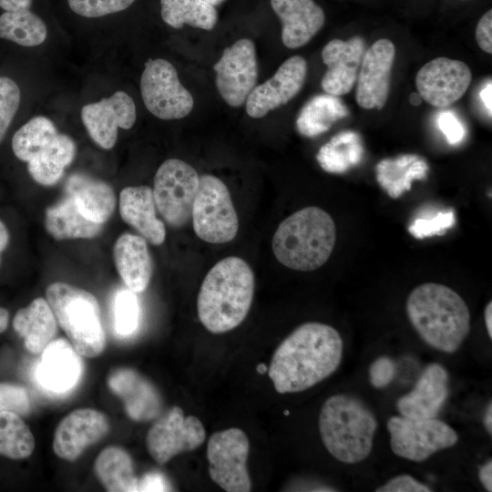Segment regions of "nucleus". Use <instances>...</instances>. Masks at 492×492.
Here are the masks:
<instances>
[{
  "label": "nucleus",
  "instance_id": "f257e3e1",
  "mask_svg": "<svg viewBox=\"0 0 492 492\" xmlns=\"http://www.w3.org/2000/svg\"><path fill=\"white\" fill-rule=\"evenodd\" d=\"M342 355L340 333L331 325L309 322L278 345L267 372L278 393L302 392L333 374Z\"/></svg>",
  "mask_w": 492,
  "mask_h": 492
},
{
  "label": "nucleus",
  "instance_id": "f03ea898",
  "mask_svg": "<svg viewBox=\"0 0 492 492\" xmlns=\"http://www.w3.org/2000/svg\"><path fill=\"white\" fill-rule=\"evenodd\" d=\"M254 274L243 259L229 256L206 274L197 299L198 316L212 333L239 326L248 315L254 294Z\"/></svg>",
  "mask_w": 492,
  "mask_h": 492
},
{
  "label": "nucleus",
  "instance_id": "7ed1b4c3",
  "mask_svg": "<svg viewBox=\"0 0 492 492\" xmlns=\"http://www.w3.org/2000/svg\"><path fill=\"white\" fill-rule=\"evenodd\" d=\"M406 313L420 337L441 352H456L469 333L468 307L446 285L425 282L415 287L407 298Z\"/></svg>",
  "mask_w": 492,
  "mask_h": 492
},
{
  "label": "nucleus",
  "instance_id": "20e7f679",
  "mask_svg": "<svg viewBox=\"0 0 492 492\" xmlns=\"http://www.w3.org/2000/svg\"><path fill=\"white\" fill-rule=\"evenodd\" d=\"M336 239L335 223L324 210L311 206L283 220L275 231L272 248L287 268L310 272L322 267L331 256Z\"/></svg>",
  "mask_w": 492,
  "mask_h": 492
},
{
  "label": "nucleus",
  "instance_id": "39448f33",
  "mask_svg": "<svg viewBox=\"0 0 492 492\" xmlns=\"http://www.w3.org/2000/svg\"><path fill=\"white\" fill-rule=\"evenodd\" d=\"M377 420L359 398L339 394L329 397L319 415V432L327 451L337 460L355 464L373 448Z\"/></svg>",
  "mask_w": 492,
  "mask_h": 492
},
{
  "label": "nucleus",
  "instance_id": "423d86ee",
  "mask_svg": "<svg viewBox=\"0 0 492 492\" xmlns=\"http://www.w3.org/2000/svg\"><path fill=\"white\" fill-rule=\"evenodd\" d=\"M46 301L76 352L96 357L106 346V335L97 298L66 282H54L46 291Z\"/></svg>",
  "mask_w": 492,
  "mask_h": 492
},
{
  "label": "nucleus",
  "instance_id": "0eeeda50",
  "mask_svg": "<svg viewBox=\"0 0 492 492\" xmlns=\"http://www.w3.org/2000/svg\"><path fill=\"white\" fill-rule=\"evenodd\" d=\"M191 220L196 235L206 242L226 243L237 235L238 216L230 191L219 178L209 174L200 177Z\"/></svg>",
  "mask_w": 492,
  "mask_h": 492
},
{
  "label": "nucleus",
  "instance_id": "6e6552de",
  "mask_svg": "<svg viewBox=\"0 0 492 492\" xmlns=\"http://www.w3.org/2000/svg\"><path fill=\"white\" fill-rule=\"evenodd\" d=\"M199 184L197 171L181 159H169L159 166L152 192L156 209L169 225L179 228L191 219Z\"/></svg>",
  "mask_w": 492,
  "mask_h": 492
},
{
  "label": "nucleus",
  "instance_id": "1a4fd4ad",
  "mask_svg": "<svg viewBox=\"0 0 492 492\" xmlns=\"http://www.w3.org/2000/svg\"><path fill=\"white\" fill-rule=\"evenodd\" d=\"M392 451L415 462L456 445L458 436L446 423L434 418L392 416L387 422Z\"/></svg>",
  "mask_w": 492,
  "mask_h": 492
},
{
  "label": "nucleus",
  "instance_id": "9d476101",
  "mask_svg": "<svg viewBox=\"0 0 492 492\" xmlns=\"http://www.w3.org/2000/svg\"><path fill=\"white\" fill-rule=\"evenodd\" d=\"M140 92L147 109L160 119L182 118L194 106L193 97L180 83L176 68L162 58L146 62Z\"/></svg>",
  "mask_w": 492,
  "mask_h": 492
},
{
  "label": "nucleus",
  "instance_id": "9b49d317",
  "mask_svg": "<svg viewBox=\"0 0 492 492\" xmlns=\"http://www.w3.org/2000/svg\"><path fill=\"white\" fill-rule=\"evenodd\" d=\"M249 451V438L241 428L213 433L207 445L211 480L227 492L251 491V480L247 468Z\"/></svg>",
  "mask_w": 492,
  "mask_h": 492
},
{
  "label": "nucleus",
  "instance_id": "f8f14e48",
  "mask_svg": "<svg viewBox=\"0 0 492 492\" xmlns=\"http://www.w3.org/2000/svg\"><path fill=\"white\" fill-rule=\"evenodd\" d=\"M205 438L201 421L194 415L186 416L179 406H173L150 426L146 446L151 457L164 465L178 454L195 450Z\"/></svg>",
  "mask_w": 492,
  "mask_h": 492
},
{
  "label": "nucleus",
  "instance_id": "ddd939ff",
  "mask_svg": "<svg viewBox=\"0 0 492 492\" xmlns=\"http://www.w3.org/2000/svg\"><path fill=\"white\" fill-rule=\"evenodd\" d=\"M213 68L216 87L223 100L233 108L242 106L258 79L254 43L249 38L237 40L224 49Z\"/></svg>",
  "mask_w": 492,
  "mask_h": 492
},
{
  "label": "nucleus",
  "instance_id": "4468645a",
  "mask_svg": "<svg viewBox=\"0 0 492 492\" xmlns=\"http://www.w3.org/2000/svg\"><path fill=\"white\" fill-rule=\"evenodd\" d=\"M471 81L472 73L466 63L441 56L419 69L415 87L426 103L436 108H446L465 95Z\"/></svg>",
  "mask_w": 492,
  "mask_h": 492
},
{
  "label": "nucleus",
  "instance_id": "2eb2a0df",
  "mask_svg": "<svg viewBox=\"0 0 492 492\" xmlns=\"http://www.w3.org/2000/svg\"><path fill=\"white\" fill-rule=\"evenodd\" d=\"M395 47L386 38L376 40L364 55L356 79L355 101L364 109H382L388 98Z\"/></svg>",
  "mask_w": 492,
  "mask_h": 492
},
{
  "label": "nucleus",
  "instance_id": "dca6fc26",
  "mask_svg": "<svg viewBox=\"0 0 492 492\" xmlns=\"http://www.w3.org/2000/svg\"><path fill=\"white\" fill-rule=\"evenodd\" d=\"M136 106L132 97L118 90L111 97L90 103L81 109V118L90 138L104 149H112L118 128L129 129L136 122Z\"/></svg>",
  "mask_w": 492,
  "mask_h": 492
},
{
  "label": "nucleus",
  "instance_id": "f3484780",
  "mask_svg": "<svg viewBox=\"0 0 492 492\" xmlns=\"http://www.w3.org/2000/svg\"><path fill=\"white\" fill-rule=\"evenodd\" d=\"M307 74V62L301 56L286 59L272 77L255 86L246 99V112L260 118L292 100L302 89Z\"/></svg>",
  "mask_w": 492,
  "mask_h": 492
},
{
  "label": "nucleus",
  "instance_id": "a211bd4d",
  "mask_svg": "<svg viewBox=\"0 0 492 492\" xmlns=\"http://www.w3.org/2000/svg\"><path fill=\"white\" fill-rule=\"evenodd\" d=\"M110 428L108 416L96 409L79 408L64 417L53 438V450L61 459L76 461L90 446L100 441Z\"/></svg>",
  "mask_w": 492,
  "mask_h": 492
},
{
  "label": "nucleus",
  "instance_id": "6ab92c4d",
  "mask_svg": "<svg viewBox=\"0 0 492 492\" xmlns=\"http://www.w3.org/2000/svg\"><path fill=\"white\" fill-rule=\"evenodd\" d=\"M365 50V41L359 36L329 41L322 51L327 67L321 80L323 90L336 97L349 93L356 83Z\"/></svg>",
  "mask_w": 492,
  "mask_h": 492
},
{
  "label": "nucleus",
  "instance_id": "aec40b11",
  "mask_svg": "<svg viewBox=\"0 0 492 492\" xmlns=\"http://www.w3.org/2000/svg\"><path fill=\"white\" fill-rule=\"evenodd\" d=\"M110 390L124 405L128 416L136 422H148L161 413L163 401L158 388L137 370L118 367L108 376Z\"/></svg>",
  "mask_w": 492,
  "mask_h": 492
},
{
  "label": "nucleus",
  "instance_id": "412c9836",
  "mask_svg": "<svg viewBox=\"0 0 492 492\" xmlns=\"http://www.w3.org/2000/svg\"><path fill=\"white\" fill-rule=\"evenodd\" d=\"M79 356L65 339L52 341L42 352L36 371L38 383L51 393L68 392L82 375L83 365Z\"/></svg>",
  "mask_w": 492,
  "mask_h": 492
},
{
  "label": "nucleus",
  "instance_id": "4be33fe9",
  "mask_svg": "<svg viewBox=\"0 0 492 492\" xmlns=\"http://www.w3.org/2000/svg\"><path fill=\"white\" fill-rule=\"evenodd\" d=\"M448 395V374L439 364H429L412 391L396 402L399 413L410 418H434Z\"/></svg>",
  "mask_w": 492,
  "mask_h": 492
},
{
  "label": "nucleus",
  "instance_id": "5701e85b",
  "mask_svg": "<svg viewBox=\"0 0 492 492\" xmlns=\"http://www.w3.org/2000/svg\"><path fill=\"white\" fill-rule=\"evenodd\" d=\"M282 21V40L289 48L306 45L323 27L325 15L313 0H271Z\"/></svg>",
  "mask_w": 492,
  "mask_h": 492
},
{
  "label": "nucleus",
  "instance_id": "b1692460",
  "mask_svg": "<svg viewBox=\"0 0 492 492\" xmlns=\"http://www.w3.org/2000/svg\"><path fill=\"white\" fill-rule=\"evenodd\" d=\"M122 220L151 244L159 246L166 238L162 220L157 218L152 189L149 186L124 188L119 195Z\"/></svg>",
  "mask_w": 492,
  "mask_h": 492
},
{
  "label": "nucleus",
  "instance_id": "393cba45",
  "mask_svg": "<svg viewBox=\"0 0 492 492\" xmlns=\"http://www.w3.org/2000/svg\"><path fill=\"white\" fill-rule=\"evenodd\" d=\"M116 269L127 288L134 292L145 291L153 267L147 241L140 235L123 233L113 247Z\"/></svg>",
  "mask_w": 492,
  "mask_h": 492
},
{
  "label": "nucleus",
  "instance_id": "a878e982",
  "mask_svg": "<svg viewBox=\"0 0 492 492\" xmlns=\"http://www.w3.org/2000/svg\"><path fill=\"white\" fill-rule=\"evenodd\" d=\"M65 192L89 220L105 224L116 208V195L107 182L86 174L74 173L66 180Z\"/></svg>",
  "mask_w": 492,
  "mask_h": 492
},
{
  "label": "nucleus",
  "instance_id": "bb28decb",
  "mask_svg": "<svg viewBox=\"0 0 492 492\" xmlns=\"http://www.w3.org/2000/svg\"><path fill=\"white\" fill-rule=\"evenodd\" d=\"M14 330L23 338L26 350L38 354L53 341L57 333V321L48 302L38 297L13 318Z\"/></svg>",
  "mask_w": 492,
  "mask_h": 492
},
{
  "label": "nucleus",
  "instance_id": "cd10ccee",
  "mask_svg": "<svg viewBox=\"0 0 492 492\" xmlns=\"http://www.w3.org/2000/svg\"><path fill=\"white\" fill-rule=\"evenodd\" d=\"M44 223L46 232L57 241L93 239L104 226L87 220L67 194L59 202L46 208Z\"/></svg>",
  "mask_w": 492,
  "mask_h": 492
},
{
  "label": "nucleus",
  "instance_id": "c85d7f7f",
  "mask_svg": "<svg viewBox=\"0 0 492 492\" xmlns=\"http://www.w3.org/2000/svg\"><path fill=\"white\" fill-rule=\"evenodd\" d=\"M76 153L75 141L66 134L57 133L44 150L27 162L29 175L40 185L53 186L62 179Z\"/></svg>",
  "mask_w": 492,
  "mask_h": 492
},
{
  "label": "nucleus",
  "instance_id": "c756f323",
  "mask_svg": "<svg viewBox=\"0 0 492 492\" xmlns=\"http://www.w3.org/2000/svg\"><path fill=\"white\" fill-rule=\"evenodd\" d=\"M428 169L422 157L403 154L380 160L376 165V180L389 197L396 199L411 189L414 180L425 179Z\"/></svg>",
  "mask_w": 492,
  "mask_h": 492
},
{
  "label": "nucleus",
  "instance_id": "7c9ffc66",
  "mask_svg": "<svg viewBox=\"0 0 492 492\" xmlns=\"http://www.w3.org/2000/svg\"><path fill=\"white\" fill-rule=\"evenodd\" d=\"M94 470L107 491H138V478L135 475L133 460L119 446H109L103 449L94 463Z\"/></svg>",
  "mask_w": 492,
  "mask_h": 492
},
{
  "label": "nucleus",
  "instance_id": "2f4dec72",
  "mask_svg": "<svg viewBox=\"0 0 492 492\" xmlns=\"http://www.w3.org/2000/svg\"><path fill=\"white\" fill-rule=\"evenodd\" d=\"M349 114V109L338 97L327 93L317 95L300 110L296 128L302 136L314 138L328 131L336 121Z\"/></svg>",
  "mask_w": 492,
  "mask_h": 492
},
{
  "label": "nucleus",
  "instance_id": "473e14b6",
  "mask_svg": "<svg viewBox=\"0 0 492 492\" xmlns=\"http://www.w3.org/2000/svg\"><path fill=\"white\" fill-rule=\"evenodd\" d=\"M364 153V149L359 134L346 130L336 134L323 145L316 159L326 172L341 174L357 166L363 159Z\"/></svg>",
  "mask_w": 492,
  "mask_h": 492
},
{
  "label": "nucleus",
  "instance_id": "72a5a7b5",
  "mask_svg": "<svg viewBox=\"0 0 492 492\" xmlns=\"http://www.w3.org/2000/svg\"><path fill=\"white\" fill-rule=\"evenodd\" d=\"M160 15L166 24L177 29L189 25L211 30L218 21L215 6L204 0H160Z\"/></svg>",
  "mask_w": 492,
  "mask_h": 492
},
{
  "label": "nucleus",
  "instance_id": "f704fd0d",
  "mask_svg": "<svg viewBox=\"0 0 492 492\" xmlns=\"http://www.w3.org/2000/svg\"><path fill=\"white\" fill-rule=\"evenodd\" d=\"M47 36L46 25L28 10L4 12L0 15V37L23 46L41 45Z\"/></svg>",
  "mask_w": 492,
  "mask_h": 492
},
{
  "label": "nucleus",
  "instance_id": "c9c22d12",
  "mask_svg": "<svg viewBox=\"0 0 492 492\" xmlns=\"http://www.w3.org/2000/svg\"><path fill=\"white\" fill-rule=\"evenodd\" d=\"M57 133L51 119L43 116L34 117L14 134L13 152L18 159L28 162L44 150Z\"/></svg>",
  "mask_w": 492,
  "mask_h": 492
},
{
  "label": "nucleus",
  "instance_id": "e433bc0d",
  "mask_svg": "<svg viewBox=\"0 0 492 492\" xmlns=\"http://www.w3.org/2000/svg\"><path fill=\"white\" fill-rule=\"evenodd\" d=\"M34 448V436L21 416L12 412H0V455L24 459L33 453Z\"/></svg>",
  "mask_w": 492,
  "mask_h": 492
},
{
  "label": "nucleus",
  "instance_id": "4c0bfd02",
  "mask_svg": "<svg viewBox=\"0 0 492 492\" xmlns=\"http://www.w3.org/2000/svg\"><path fill=\"white\" fill-rule=\"evenodd\" d=\"M135 293L129 289H122L115 296L114 327L123 336L133 333L138 325L139 304Z\"/></svg>",
  "mask_w": 492,
  "mask_h": 492
},
{
  "label": "nucleus",
  "instance_id": "58836bf2",
  "mask_svg": "<svg viewBox=\"0 0 492 492\" xmlns=\"http://www.w3.org/2000/svg\"><path fill=\"white\" fill-rule=\"evenodd\" d=\"M136 0H67L69 8L86 18H97L128 8Z\"/></svg>",
  "mask_w": 492,
  "mask_h": 492
},
{
  "label": "nucleus",
  "instance_id": "ea45409f",
  "mask_svg": "<svg viewBox=\"0 0 492 492\" xmlns=\"http://www.w3.org/2000/svg\"><path fill=\"white\" fill-rule=\"evenodd\" d=\"M20 97L17 84L9 77H0V143L18 110Z\"/></svg>",
  "mask_w": 492,
  "mask_h": 492
},
{
  "label": "nucleus",
  "instance_id": "a19ab883",
  "mask_svg": "<svg viewBox=\"0 0 492 492\" xmlns=\"http://www.w3.org/2000/svg\"><path fill=\"white\" fill-rule=\"evenodd\" d=\"M5 411L20 416L30 414V399L25 387L11 383H0V412Z\"/></svg>",
  "mask_w": 492,
  "mask_h": 492
},
{
  "label": "nucleus",
  "instance_id": "79ce46f5",
  "mask_svg": "<svg viewBox=\"0 0 492 492\" xmlns=\"http://www.w3.org/2000/svg\"><path fill=\"white\" fill-rule=\"evenodd\" d=\"M455 223L453 210L439 211L429 219H417L408 228L409 232L417 239L433 235H442Z\"/></svg>",
  "mask_w": 492,
  "mask_h": 492
},
{
  "label": "nucleus",
  "instance_id": "37998d69",
  "mask_svg": "<svg viewBox=\"0 0 492 492\" xmlns=\"http://www.w3.org/2000/svg\"><path fill=\"white\" fill-rule=\"evenodd\" d=\"M395 372V362L387 356H381L370 366V383L375 388L384 387L394 379Z\"/></svg>",
  "mask_w": 492,
  "mask_h": 492
},
{
  "label": "nucleus",
  "instance_id": "c03bdc74",
  "mask_svg": "<svg viewBox=\"0 0 492 492\" xmlns=\"http://www.w3.org/2000/svg\"><path fill=\"white\" fill-rule=\"evenodd\" d=\"M437 125L447 142L451 145L459 143L466 135V129L462 122L452 111L440 112L437 117Z\"/></svg>",
  "mask_w": 492,
  "mask_h": 492
},
{
  "label": "nucleus",
  "instance_id": "a18cd8bd",
  "mask_svg": "<svg viewBox=\"0 0 492 492\" xmlns=\"http://www.w3.org/2000/svg\"><path fill=\"white\" fill-rule=\"evenodd\" d=\"M376 492H429V487L418 482L409 475H401L379 487Z\"/></svg>",
  "mask_w": 492,
  "mask_h": 492
},
{
  "label": "nucleus",
  "instance_id": "49530a36",
  "mask_svg": "<svg viewBox=\"0 0 492 492\" xmlns=\"http://www.w3.org/2000/svg\"><path fill=\"white\" fill-rule=\"evenodd\" d=\"M476 40L486 53H492V10H487L478 20L476 27Z\"/></svg>",
  "mask_w": 492,
  "mask_h": 492
},
{
  "label": "nucleus",
  "instance_id": "de8ad7c7",
  "mask_svg": "<svg viewBox=\"0 0 492 492\" xmlns=\"http://www.w3.org/2000/svg\"><path fill=\"white\" fill-rule=\"evenodd\" d=\"M170 486L159 472H149L138 479V491H169Z\"/></svg>",
  "mask_w": 492,
  "mask_h": 492
},
{
  "label": "nucleus",
  "instance_id": "09e8293b",
  "mask_svg": "<svg viewBox=\"0 0 492 492\" xmlns=\"http://www.w3.org/2000/svg\"><path fill=\"white\" fill-rule=\"evenodd\" d=\"M34 0H0V7L5 12H17L31 9Z\"/></svg>",
  "mask_w": 492,
  "mask_h": 492
},
{
  "label": "nucleus",
  "instance_id": "8fccbe9b",
  "mask_svg": "<svg viewBox=\"0 0 492 492\" xmlns=\"http://www.w3.org/2000/svg\"><path fill=\"white\" fill-rule=\"evenodd\" d=\"M478 477L487 491H492V461H487L479 467Z\"/></svg>",
  "mask_w": 492,
  "mask_h": 492
},
{
  "label": "nucleus",
  "instance_id": "3c124183",
  "mask_svg": "<svg viewBox=\"0 0 492 492\" xmlns=\"http://www.w3.org/2000/svg\"><path fill=\"white\" fill-rule=\"evenodd\" d=\"M491 94H492V84L491 79L486 84V86L480 91V97L485 106L486 110L487 111L489 118H491L492 107H491Z\"/></svg>",
  "mask_w": 492,
  "mask_h": 492
},
{
  "label": "nucleus",
  "instance_id": "603ef678",
  "mask_svg": "<svg viewBox=\"0 0 492 492\" xmlns=\"http://www.w3.org/2000/svg\"><path fill=\"white\" fill-rule=\"evenodd\" d=\"M9 242V232L3 221L0 220V253L5 250Z\"/></svg>",
  "mask_w": 492,
  "mask_h": 492
},
{
  "label": "nucleus",
  "instance_id": "864d4df0",
  "mask_svg": "<svg viewBox=\"0 0 492 492\" xmlns=\"http://www.w3.org/2000/svg\"><path fill=\"white\" fill-rule=\"evenodd\" d=\"M485 323L489 338H492V302H489L485 308Z\"/></svg>",
  "mask_w": 492,
  "mask_h": 492
},
{
  "label": "nucleus",
  "instance_id": "5fc2aeb1",
  "mask_svg": "<svg viewBox=\"0 0 492 492\" xmlns=\"http://www.w3.org/2000/svg\"><path fill=\"white\" fill-rule=\"evenodd\" d=\"M484 425L489 435L492 433V405L491 402L488 404L485 416H484Z\"/></svg>",
  "mask_w": 492,
  "mask_h": 492
},
{
  "label": "nucleus",
  "instance_id": "6e6d98bb",
  "mask_svg": "<svg viewBox=\"0 0 492 492\" xmlns=\"http://www.w3.org/2000/svg\"><path fill=\"white\" fill-rule=\"evenodd\" d=\"M9 323V313L6 309L0 307V333L5 332Z\"/></svg>",
  "mask_w": 492,
  "mask_h": 492
},
{
  "label": "nucleus",
  "instance_id": "4d7b16f0",
  "mask_svg": "<svg viewBox=\"0 0 492 492\" xmlns=\"http://www.w3.org/2000/svg\"><path fill=\"white\" fill-rule=\"evenodd\" d=\"M422 98L421 97L419 96L418 93H413L411 94L410 96V102L415 105V106H417L420 104Z\"/></svg>",
  "mask_w": 492,
  "mask_h": 492
},
{
  "label": "nucleus",
  "instance_id": "13d9d810",
  "mask_svg": "<svg viewBox=\"0 0 492 492\" xmlns=\"http://www.w3.org/2000/svg\"><path fill=\"white\" fill-rule=\"evenodd\" d=\"M267 371H268V367L266 366V364H258V366H257V372L258 373L264 374Z\"/></svg>",
  "mask_w": 492,
  "mask_h": 492
},
{
  "label": "nucleus",
  "instance_id": "bf43d9fd",
  "mask_svg": "<svg viewBox=\"0 0 492 492\" xmlns=\"http://www.w3.org/2000/svg\"><path fill=\"white\" fill-rule=\"evenodd\" d=\"M206 1L207 3L212 5H220L221 3H223L225 0H204Z\"/></svg>",
  "mask_w": 492,
  "mask_h": 492
},
{
  "label": "nucleus",
  "instance_id": "052dcab7",
  "mask_svg": "<svg viewBox=\"0 0 492 492\" xmlns=\"http://www.w3.org/2000/svg\"><path fill=\"white\" fill-rule=\"evenodd\" d=\"M284 414L287 415L289 414V411H284Z\"/></svg>",
  "mask_w": 492,
  "mask_h": 492
}]
</instances>
